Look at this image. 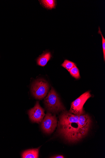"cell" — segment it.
Here are the masks:
<instances>
[{
	"label": "cell",
	"instance_id": "obj_10",
	"mask_svg": "<svg viewBox=\"0 0 105 158\" xmlns=\"http://www.w3.org/2000/svg\"><path fill=\"white\" fill-rule=\"evenodd\" d=\"M69 72L72 76L75 78L78 79L80 78L79 71L76 65L71 69Z\"/></svg>",
	"mask_w": 105,
	"mask_h": 158
},
{
	"label": "cell",
	"instance_id": "obj_4",
	"mask_svg": "<svg viewBox=\"0 0 105 158\" xmlns=\"http://www.w3.org/2000/svg\"><path fill=\"white\" fill-rule=\"evenodd\" d=\"M49 88V85L47 82L43 80H39L33 84L31 91L36 98L42 99L46 96Z\"/></svg>",
	"mask_w": 105,
	"mask_h": 158
},
{
	"label": "cell",
	"instance_id": "obj_3",
	"mask_svg": "<svg viewBox=\"0 0 105 158\" xmlns=\"http://www.w3.org/2000/svg\"><path fill=\"white\" fill-rule=\"evenodd\" d=\"M91 97V95L89 91L82 94L72 102L69 112L78 116L83 114V106L87 100Z\"/></svg>",
	"mask_w": 105,
	"mask_h": 158
},
{
	"label": "cell",
	"instance_id": "obj_6",
	"mask_svg": "<svg viewBox=\"0 0 105 158\" xmlns=\"http://www.w3.org/2000/svg\"><path fill=\"white\" fill-rule=\"evenodd\" d=\"M30 119L34 123H41L45 115L44 110L37 102L34 107L28 111Z\"/></svg>",
	"mask_w": 105,
	"mask_h": 158
},
{
	"label": "cell",
	"instance_id": "obj_7",
	"mask_svg": "<svg viewBox=\"0 0 105 158\" xmlns=\"http://www.w3.org/2000/svg\"><path fill=\"white\" fill-rule=\"evenodd\" d=\"M40 148L24 151L22 154V158H38Z\"/></svg>",
	"mask_w": 105,
	"mask_h": 158
},
{
	"label": "cell",
	"instance_id": "obj_2",
	"mask_svg": "<svg viewBox=\"0 0 105 158\" xmlns=\"http://www.w3.org/2000/svg\"><path fill=\"white\" fill-rule=\"evenodd\" d=\"M44 103L47 109L52 112L57 113L65 109L58 94L52 87L45 98Z\"/></svg>",
	"mask_w": 105,
	"mask_h": 158
},
{
	"label": "cell",
	"instance_id": "obj_5",
	"mask_svg": "<svg viewBox=\"0 0 105 158\" xmlns=\"http://www.w3.org/2000/svg\"><path fill=\"white\" fill-rule=\"evenodd\" d=\"M57 123V120L56 116L48 112L41 122V128L45 133L50 134L55 130Z\"/></svg>",
	"mask_w": 105,
	"mask_h": 158
},
{
	"label": "cell",
	"instance_id": "obj_12",
	"mask_svg": "<svg viewBox=\"0 0 105 158\" xmlns=\"http://www.w3.org/2000/svg\"><path fill=\"white\" fill-rule=\"evenodd\" d=\"M98 33L100 34L102 36V46H103V57H104V60L105 61V39L103 37L101 31L100 29V27H99V31H98Z\"/></svg>",
	"mask_w": 105,
	"mask_h": 158
},
{
	"label": "cell",
	"instance_id": "obj_13",
	"mask_svg": "<svg viewBox=\"0 0 105 158\" xmlns=\"http://www.w3.org/2000/svg\"><path fill=\"white\" fill-rule=\"evenodd\" d=\"M51 158H64V157L62 155H58L56 156H53L52 157H51Z\"/></svg>",
	"mask_w": 105,
	"mask_h": 158
},
{
	"label": "cell",
	"instance_id": "obj_8",
	"mask_svg": "<svg viewBox=\"0 0 105 158\" xmlns=\"http://www.w3.org/2000/svg\"><path fill=\"white\" fill-rule=\"evenodd\" d=\"M51 57V53L47 52L43 54L38 59L37 64L41 66H44L46 65Z\"/></svg>",
	"mask_w": 105,
	"mask_h": 158
},
{
	"label": "cell",
	"instance_id": "obj_11",
	"mask_svg": "<svg viewBox=\"0 0 105 158\" xmlns=\"http://www.w3.org/2000/svg\"><path fill=\"white\" fill-rule=\"evenodd\" d=\"M76 65V64L74 63L69 60H66L62 64V66L69 72L71 69Z\"/></svg>",
	"mask_w": 105,
	"mask_h": 158
},
{
	"label": "cell",
	"instance_id": "obj_1",
	"mask_svg": "<svg viewBox=\"0 0 105 158\" xmlns=\"http://www.w3.org/2000/svg\"><path fill=\"white\" fill-rule=\"evenodd\" d=\"M79 118L66 111L59 116L58 133L68 142H78L86 136L79 123Z\"/></svg>",
	"mask_w": 105,
	"mask_h": 158
},
{
	"label": "cell",
	"instance_id": "obj_9",
	"mask_svg": "<svg viewBox=\"0 0 105 158\" xmlns=\"http://www.w3.org/2000/svg\"><path fill=\"white\" fill-rule=\"evenodd\" d=\"M40 1L42 5L48 9H52L55 7L56 1L54 0H43Z\"/></svg>",
	"mask_w": 105,
	"mask_h": 158
}]
</instances>
